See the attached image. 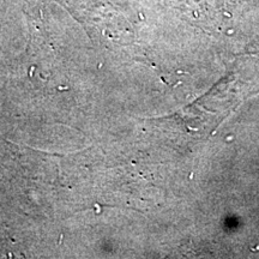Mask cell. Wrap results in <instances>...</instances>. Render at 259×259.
<instances>
[{
  "label": "cell",
  "instance_id": "obj_1",
  "mask_svg": "<svg viewBox=\"0 0 259 259\" xmlns=\"http://www.w3.org/2000/svg\"><path fill=\"white\" fill-rule=\"evenodd\" d=\"M170 2L171 4L180 6V8H198V5L200 4V0H168Z\"/></svg>",
  "mask_w": 259,
  "mask_h": 259
}]
</instances>
